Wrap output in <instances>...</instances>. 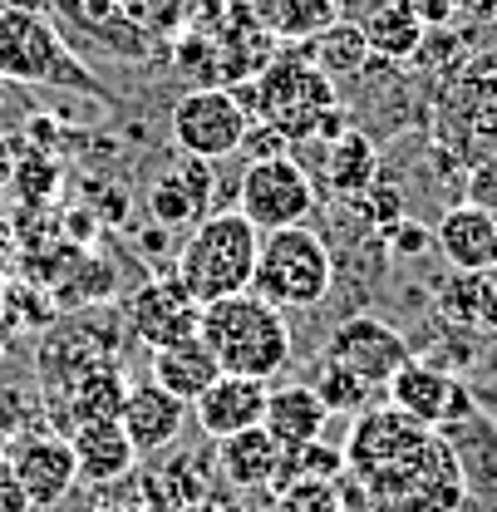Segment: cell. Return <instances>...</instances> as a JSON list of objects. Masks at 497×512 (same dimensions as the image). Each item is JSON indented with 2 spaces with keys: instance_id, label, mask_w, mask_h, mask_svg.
Returning a JSON list of instances; mask_svg holds the SVG:
<instances>
[{
  "instance_id": "obj_1",
  "label": "cell",
  "mask_w": 497,
  "mask_h": 512,
  "mask_svg": "<svg viewBox=\"0 0 497 512\" xmlns=\"http://www.w3.org/2000/svg\"><path fill=\"white\" fill-rule=\"evenodd\" d=\"M345 478L360 512H458L468 503V483L448 439L389 404L355 414Z\"/></svg>"
},
{
  "instance_id": "obj_2",
  "label": "cell",
  "mask_w": 497,
  "mask_h": 512,
  "mask_svg": "<svg viewBox=\"0 0 497 512\" xmlns=\"http://www.w3.org/2000/svg\"><path fill=\"white\" fill-rule=\"evenodd\" d=\"M197 340L212 350L222 375H242V380H261V384H276L296 360V340H291L286 311L266 306L251 291L227 296L217 306H202Z\"/></svg>"
},
{
  "instance_id": "obj_3",
  "label": "cell",
  "mask_w": 497,
  "mask_h": 512,
  "mask_svg": "<svg viewBox=\"0 0 497 512\" xmlns=\"http://www.w3.org/2000/svg\"><path fill=\"white\" fill-rule=\"evenodd\" d=\"M251 124L271 128L286 143H311L320 119L335 109V84L306 60V45H281L261 79L237 94Z\"/></svg>"
},
{
  "instance_id": "obj_4",
  "label": "cell",
  "mask_w": 497,
  "mask_h": 512,
  "mask_svg": "<svg viewBox=\"0 0 497 512\" xmlns=\"http://www.w3.org/2000/svg\"><path fill=\"white\" fill-rule=\"evenodd\" d=\"M256 252H261V232L247 217L232 212H212L202 217L187 242L178 247V281L197 306H217L227 296L251 291L256 276Z\"/></svg>"
},
{
  "instance_id": "obj_5",
  "label": "cell",
  "mask_w": 497,
  "mask_h": 512,
  "mask_svg": "<svg viewBox=\"0 0 497 512\" xmlns=\"http://www.w3.org/2000/svg\"><path fill=\"white\" fill-rule=\"evenodd\" d=\"M0 79L45 84V89H79V94L104 99V84L94 79L84 55L60 35V25L50 15L15 10V5H0Z\"/></svg>"
},
{
  "instance_id": "obj_6",
  "label": "cell",
  "mask_w": 497,
  "mask_h": 512,
  "mask_svg": "<svg viewBox=\"0 0 497 512\" xmlns=\"http://www.w3.org/2000/svg\"><path fill=\"white\" fill-rule=\"evenodd\" d=\"M335 286V256L330 242L311 227H281L261 237L251 296H261L276 311H311Z\"/></svg>"
},
{
  "instance_id": "obj_7",
  "label": "cell",
  "mask_w": 497,
  "mask_h": 512,
  "mask_svg": "<svg viewBox=\"0 0 497 512\" xmlns=\"http://www.w3.org/2000/svg\"><path fill=\"white\" fill-rule=\"evenodd\" d=\"M315 202H320V197H315V178L301 168V158L286 153V148L256 153L247 168H242L237 212L247 217L261 237H266V232H281V227H306Z\"/></svg>"
},
{
  "instance_id": "obj_8",
  "label": "cell",
  "mask_w": 497,
  "mask_h": 512,
  "mask_svg": "<svg viewBox=\"0 0 497 512\" xmlns=\"http://www.w3.org/2000/svg\"><path fill=\"white\" fill-rule=\"evenodd\" d=\"M251 114L242 109L237 89H187L168 114V138L183 158H202V163H222L232 153H242L251 143Z\"/></svg>"
},
{
  "instance_id": "obj_9",
  "label": "cell",
  "mask_w": 497,
  "mask_h": 512,
  "mask_svg": "<svg viewBox=\"0 0 497 512\" xmlns=\"http://www.w3.org/2000/svg\"><path fill=\"white\" fill-rule=\"evenodd\" d=\"M50 20L60 25L69 45H89L119 64H153L163 55V45L148 40L114 0H60Z\"/></svg>"
},
{
  "instance_id": "obj_10",
  "label": "cell",
  "mask_w": 497,
  "mask_h": 512,
  "mask_svg": "<svg viewBox=\"0 0 497 512\" xmlns=\"http://www.w3.org/2000/svg\"><path fill=\"white\" fill-rule=\"evenodd\" d=\"M325 355L384 394V384H389L399 370H404V365H409V360H414V345H409V340L399 335V325H389V320H379V316H345L335 330H330Z\"/></svg>"
},
{
  "instance_id": "obj_11",
  "label": "cell",
  "mask_w": 497,
  "mask_h": 512,
  "mask_svg": "<svg viewBox=\"0 0 497 512\" xmlns=\"http://www.w3.org/2000/svg\"><path fill=\"white\" fill-rule=\"evenodd\" d=\"M384 399H389V409H399L404 419H414V424H424L434 434L478 409L468 384L458 380L453 370H443V365H429V360H409L394 380L384 384Z\"/></svg>"
},
{
  "instance_id": "obj_12",
  "label": "cell",
  "mask_w": 497,
  "mask_h": 512,
  "mask_svg": "<svg viewBox=\"0 0 497 512\" xmlns=\"http://www.w3.org/2000/svg\"><path fill=\"white\" fill-rule=\"evenodd\" d=\"M10 468H15V478H20V488H25L30 512H55L64 498L74 493V483H79L74 448H69V439L55 434V429L25 434L20 448L10 453Z\"/></svg>"
},
{
  "instance_id": "obj_13",
  "label": "cell",
  "mask_w": 497,
  "mask_h": 512,
  "mask_svg": "<svg viewBox=\"0 0 497 512\" xmlns=\"http://www.w3.org/2000/svg\"><path fill=\"white\" fill-rule=\"evenodd\" d=\"M197 316H202V306L187 296L178 276H153V281H143L124 306V320H128V330H133V340L148 345V350H163V345H173V340L197 335Z\"/></svg>"
},
{
  "instance_id": "obj_14",
  "label": "cell",
  "mask_w": 497,
  "mask_h": 512,
  "mask_svg": "<svg viewBox=\"0 0 497 512\" xmlns=\"http://www.w3.org/2000/svg\"><path fill=\"white\" fill-rule=\"evenodd\" d=\"M266 394L271 384L261 380H242V375H217L197 399H192V419L207 439H232V434H247L261 429V414H266Z\"/></svg>"
},
{
  "instance_id": "obj_15",
  "label": "cell",
  "mask_w": 497,
  "mask_h": 512,
  "mask_svg": "<svg viewBox=\"0 0 497 512\" xmlns=\"http://www.w3.org/2000/svg\"><path fill=\"white\" fill-rule=\"evenodd\" d=\"M187 414H192V409H187L183 399H173L168 389H158L153 380H143V384H128L119 429L128 434V444H133L138 458H153V453H163V448L183 434Z\"/></svg>"
},
{
  "instance_id": "obj_16",
  "label": "cell",
  "mask_w": 497,
  "mask_h": 512,
  "mask_svg": "<svg viewBox=\"0 0 497 512\" xmlns=\"http://www.w3.org/2000/svg\"><path fill=\"white\" fill-rule=\"evenodd\" d=\"M438 320L463 340H497V276L453 271L438 286Z\"/></svg>"
},
{
  "instance_id": "obj_17",
  "label": "cell",
  "mask_w": 497,
  "mask_h": 512,
  "mask_svg": "<svg viewBox=\"0 0 497 512\" xmlns=\"http://www.w3.org/2000/svg\"><path fill=\"white\" fill-rule=\"evenodd\" d=\"M434 247L453 271H497V217L473 202H458L438 217Z\"/></svg>"
},
{
  "instance_id": "obj_18",
  "label": "cell",
  "mask_w": 497,
  "mask_h": 512,
  "mask_svg": "<svg viewBox=\"0 0 497 512\" xmlns=\"http://www.w3.org/2000/svg\"><path fill=\"white\" fill-rule=\"evenodd\" d=\"M325 419H330V414H325V404L315 399V389L306 380H296V384H271L261 429L271 434V444L281 448V453H296V448L325 439Z\"/></svg>"
},
{
  "instance_id": "obj_19",
  "label": "cell",
  "mask_w": 497,
  "mask_h": 512,
  "mask_svg": "<svg viewBox=\"0 0 497 512\" xmlns=\"http://www.w3.org/2000/svg\"><path fill=\"white\" fill-rule=\"evenodd\" d=\"M207 202H212V163L202 158H178L148 192V207L163 222V232H192Z\"/></svg>"
},
{
  "instance_id": "obj_20",
  "label": "cell",
  "mask_w": 497,
  "mask_h": 512,
  "mask_svg": "<svg viewBox=\"0 0 497 512\" xmlns=\"http://www.w3.org/2000/svg\"><path fill=\"white\" fill-rule=\"evenodd\" d=\"M128 399V380L114 360H99L89 370H79L69 380V394H64V424L69 434L84 429V424H119Z\"/></svg>"
},
{
  "instance_id": "obj_21",
  "label": "cell",
  "mask_w": 497,
  "mask_h": 512,
  "mask_svg": "<svg viewBox=\"0 0 497 512\" xmlns=\"http://www.w3.org/2000/svg\"><path fill=\"white\" fill-rule=\"evenodd\" d=\"M458 468H463V483H468V498H493L497 493V424L483 419V409H473L468 419L438 429Z\"/></svg>"
},
{
  "instance_id": "obj_22",
  "label": "cell",
  "mask_w": 497,
  "mask_h": 512,
  "mask_svg": "<svg viewBox=\"0 0 497 512\" xmlns=\"http://www.w3.org/2000/svg\"><path fill=\"white\" fill-rule=\"evenodd\" d=\"M69 448H74L79 478L84 483H99V488L128 478L133 463H138V453H133V444H128V434L119 424H84V429L69 434Z\"/></svg>"
},
{
  "instance_id": "obj_23",
  "label": "cell",
  "mask_w": 497,
  "mask_h": 512,
  "mask_svg": "<svg viewBox=\"0 0 497 512\" xmlns=\"http://www.w3.org/2000/svg\"><path fill=\"white\" fill-rule=\"evenodd\" d=\"M148 370H153V384H158V389H168L173 399H183L187 409H192V399H197L207 384L222 375V370H217V360H212V350H207L197 335H187V340H173V345L153 350Z\"/></svg>"
},
{
  "instance_id": "obj_24",
  "label": "cell",
  "mask_w": 497,
  "mask_h": 512,
  "mask_svg": "<svg viewBox=\"0 0 497 512\" xmlns=\"http://www.w3.org/2000/svg\"><path fill=\"white\" fill-rule=\"evenodd\" d=\"M217 458H222V473L232 488H271L276 483V468H281V448L271 444L266 429H247V434H232L217 444Z\"/></svg>"
},
{
  "instance_id": "obj_25",
  "label": "cell",
  "mask_w": 497,
  "mask_h": 512,
  "mask_svg": "<svg viewBox=\"0 0 497 512\" xmlns=\"http://www.w3.org/2000/svg\"><path fill=\"white\" fill-rule=\"evenodd\" d=\"M325 183L345 197H360L365 188L379 183V153H374L370 133L345 128L340 138L325 143Z\"/></svg>"
},
{
  "instance_id": "obj_26",
  "label": "cell",
  "mask_w": 497,
  "mask_h": 512,
  "mask_svg": "<svg viewBox=\"0 0 497 512\" xmlns=\"http://www.w3.org/2000/svg\"><path fill=\"white\" fill-rule=\"evenodd\" d=\"M306 60L335 84V79H355V74H365L374 55H370L365 30H360L355 20H340V25L320 30L315 40H306Z\"/></svg>"
},
{
  "instance_id": "obj_27",
  "label": "cell",
  "mask_w": 497,
  "mask_h": 512,
  "mask_svg": "<svg viewBox=\"0 0 497 512\" xmlns=\"http://www.w3.org/2000/svg\"><path fill=\"white\" fill-rule=\"evenodd\" d=\"M360 30L370 40V55H379V60H414L424 50V35H429L399 0H379Z\"/></svg>"
},
{
  "instance_id": "obj_28",
  "label": "cell",
  "mask_w": 497,
  "mask_h": 512,
  "mask_svg": "<svg viewBox=\"0 0 497 512\" xmlns=\"http://www.w3.org/2000/svg\"><path fill=\"white\" fill-rule=\"evenodd\" d=\"M306 384L315 389V399L325 404V414H365V409H374V399H379L374 384H365L360 375H350V370L335 365L330 355H320L311 370H306Z\"/></svg>"
},
{
  "instance_id": "obj_29",
  "label": "cell",
  "mask_w": 497,
  "mask_h": 512,
  "mask_svg": "<svg viewBox=\"0 0 497 512\" xmlns=\"http://www.w3.org/2000/svg\"><path fill=\"white\" fill-rule=\"evenodd\" d=\"M345 20V0H281V20H276V40L281 45H306L320 30Z\"/></svg>"
},
{
  "instance_id": "obj_30",
  "label": "cell",
  "mask_w": 497,
  "mask_h": 512,
  "mask_svg": "<svg viewBox=\"0 0 497 512\" xmlns=\"http://www.w3.org/2000/svg\"><path fill=\"white\" fill-rule=\"evenodd\" d=\"M114 5L124 10L148 40L168 45V40H178L187 30V5H192V0H114Z\"/></svg>"
},
{
  "instance_id": "obj_31",
  "label": "cell",
  "mask_w": 497,
  "mask_h": 512,
  "mask_svg": "<svg viewBox=\"0 0 497 512\" xmlns=\"http://www.w3.org/2000/svg\"><path fill=\"white\" fill-rule=\"evenodd\" d=\"M173 69L183 74V79H197V89H212V84H222V55H217V35H192L183 30L178 40H173Z\"/></svg>"
},
{
  "instance_id": "obj_32",
  "label": "cell",
  "mask_w": 497,
  "mask_h": 512,
  "mask_svg": "<svg viewBox=\"0 0 497 512\" xmlns=\"http://www.w3.org/2000/svg\"><path fill=\"white\" fill-rule=\"evenodd\" d=\"M276 512H345V498H340V483L296 478V483L276 488Z\"/></svg>"
},
{
  "instance_id": "obj_33",
  "label": "cell",
  "mask_w": 497,
  "mask_h": 512,
  "mask_svg": "<svg viewBox=\"0 0 497 512\" xmlns=\"http://www.w3.org/2000/svg\"><path fill=\"white\" fill-rule=\"evenodd\" d=\"M222 5H227V20H232V25L276 35V20H281V0H222Z\"/></svg>"
},
{
  "instance_id": "obj_34",
  "label": "cell",
  "mask_w": 497,
  "mask_h": 512,
  "mask_svg": "<svg viewBox=\"0 0 497 512\" xmlns=\"http://www.w3.org/2000/svg\"><path fill=\"white\" fill-rule=\"evenodd\" d=\"M384 242H389V252H394V256L434 252V232H429V227H419V222H409V217L389 222V227H384Z\"/></svg>"
},
{
  "instance_id": "obj_35",
  "label": "cell",
  "mask_w": 497,
  "mask_h": 512,
  "mask_svg": "<svg viewBox=\"0 0 497 512\" xmlns=\"http://www.w3.org/2000/svg\"><path fill=\"white\" fill-rule=\"evenodd\" d=\"M468 202L497 217V158H488V163H483V168L468 178Z\"/></svg>"
},
{
  "instance_id": "obj_36",
  "label": "cell",
  "mask_w": 497,
  "mask_h": 512,
  "mask_svg": "<svg viewBox=\"0 0 497 512\" xmlns=\"http://www.w3.org/2000/svg\"><path fill=\"white\" fill-rule=\"evenodd\" d=\"M399 5H404V10H409V15H414V20L429 30V35H434V30H443V25L453 20V10H458L453 0H399Z\"/></svg>"
},
{
  "instance_id": "obj_37",
  "label": "cell",
  "mask_w": 497,
  "mask_h": 512,
  "mask_svg": "<svg viewBox=\"0 0 497 512\" xmlns=\"http://www.w3.org/2000/svg\"><path fill=\"white\" fill-rule=\"evenodd\" d=\"M0 512H30L25 488H20V478H15V468H10L5 453H0Z\"/></svg>"
},
{
  "instance_id": "obj_38",
  "label": "cell",
  "mask_w": 497,
  "mask_h": 512,
  "mask_svg": "<svg viewBox=\"0 0 497 512\" xmlns=\"http://www.w3.org/2000/svg\"><path fill=\"white\" fill-rule=\"evenodd\" d=\"M0 5H15V10H35V15H55L60 0H0Z\"/></svg>"
},
{
  "instance_id": "obj_39",
  "label": "cell",
  "mask_w": 497,
  "mask_h": 512,
  "mask_svg": "<svg viewBox=\"0 0 497 512\" xmlns=\"http://www.w3.org/2000/svg\"><path fill=\"white\" fill-rule=\"evenodd\" d=\"M0 360H5V335H0Z\"/></svg>"
},
{
  "instance_id": "obj_40",
  "label": "cell",
  "mask_w": 497,
  "mask_h": 512,
  "mask_svg": "<svg viewBox=\"0 0 497 512\" xmlns=\"http://www.w3.org/2000/svg\"><path fill=\"white\" fill-rule=\"evenodd\" d=\"M0 291H5V276H0Z\"/></svg>"
}]
</instances>
